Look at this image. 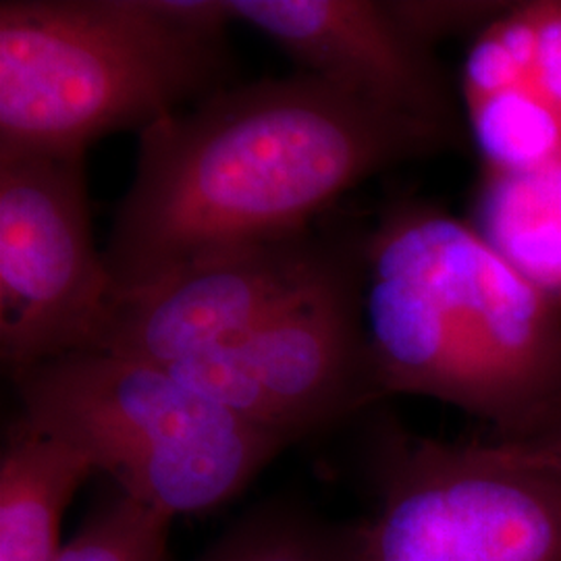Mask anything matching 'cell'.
<instances>
[{"mask_svg":"<svg viewBox=\"0 0 561 561\" xmlns=\"http://www.w3.org/2000/svg\"><path fill=\"white\" fill-rule=\"evenodd\" d=\"M312 73L227 85L140 134L104 261L117 294L202 256L310 229L362 181L447 148Z\"/></svg>","mask_w":561,"mask_h":561,"instance_id":"obj_1","label":"cell"},{"mask_svg":"<svg viewBox=\"0 0 561 561\" xmlns=\"http://www.w3.org/2000/svg\"><path fill=\"white\" fill-rule=\"evenodd\" d=\"M368 350L382 396H424L516 442L561 408V308L426 202H400L362 238Z\"/></svg>","mask_w":561,"mask_h":561,"instance_id":"obj_2","label":"cell"},{"mask_svg":"<svg viewBox=\"0 0 561 561\" xmlns=\"http://www.w3.org/2000/svg\"><path fill=\"white\" fill-rule=\"evenodd\" d=\"M227 0H4L0 152L85 154L227 88Z\"/></svg>","mask_w":561,"mask_h":561,"instance_id":"obj_3","label":"cell"},{"mask_svg":"<svg viewBox=\"0 0 561 561\" xmlns=\"http://www.w3.org/2000/svg\"><path fill=\"white\" fill-rule=\"evenodd\" d=\"M21 421L169 518L231 502L287 445L157 364L71 352L13 375Z\"/></svg>","mask_w":561,"mask_h":561,"instance_id":"obj_4","label":"cell"},{"mask_svg":"<svg viewBox=\"0 0 561 561\" xmlns=\"http://www.w3.org/2000/svg\"><path fill=\"white\" fill-rule=\"evenodd\" d=\"M366 561H561V466L510 445L421 437L385 421Z\"/></svg>","mask_w":561,"mask_h":561,"instance_id":"obj_5","label":"cell"},{"mask_svg":"<svg viewBox=\"0 0 561 561\" xmlns=\"http://www.w3.org/2000/svg\"><path fill=\"white\" fill-rule=\"evenodd\" d=\"M164 370L285 445L381 400L364 327L362 240L271 319Z\"/></svg>","mask_w":561,"mask_h":561,"instance_id":"obj_6","label":"cell"},{"mask_svg":"<svg viewBox=\"0 0 561 561\" xmlns=\"http://www.w3.org/2000/svg\"><path fill=\"white\" fill-rule=\"evenodd\" d=\"M115 298L83 154L0 152V358L11 377L94 350Z\"/></svg>","mask_w":561,"mask_h":561,"instance_id":"obj_7","label":"cell"},{"mask_svg":"<svg viewBox=\"0 0 561 561\" xmlns=\"http://www.w3.org/2000/svg\"><path fill=\"white\" fill-rule=\"evenodd\" d=\"M358 245L306 229L202 256L117 294L94 350L175 366L271 319L331 277Z\"/></svg>","mask_w":561,"mask_h":561,"instance_id":"obj_8","label":"cell"},{"mask_svg":"<svg viewBox=\"0 0 561 561\" xmlns=\"http://www.w3.org/2000/svg\"><path fill=\"white\" fill-rule=\"evenodd\" d=\"M227 9L304 73L460 140L456 102L435 50L401 23L391 0H227Z\"/></svg>","mask_w":561,"mask_h":561,"instance_id":"obj_9","label":"cell"},{"mask_svg":"<svg viewBox=\"0 0 561 561\" xmlns=\"http://www.w3.org/2000/svg\"><path fill=\"white\" fill-rule=\"evenodd\" d=\"M92 463L20 419L0 458V561H55L60 524Z\"/></svg>","mask_w":561,"mask_h":561,"instance_id":"obj_10","label":"cell"},{"mask_svg":"<svg viewBox=\"0 0 561 561\" xmlns=\"http://www.w3.org/2000/svg\"><path fill=\"white\" fill-rule=\"evenodd\" d=\"M468 222L561 308V162L528 173L481 171Z\"/></svg>","mask_w":561,"mask_h":561,"instance_id":"obj_11","label":"cell"},{"mask_svg":"<svg viewBox=\"0 0 561 561\" xmlns=\"http://www.w3.org/2000/svg\"><path fill=\"white\" fill-rule=\"evenodd\" d=\"M368 522H331L289 505L261 507L196 561H366Z\"/></svg>","mask_w":561,"mask_h":561,"instance_id":"obj_12","label":"cell"},{"mask_svg":"<svg viewBox=\"0 0 561 561\" xmlns=\"http://www.w3.org/2000/svg\"><path fill=\"white\" fill-rule=\"evenodd\" d=\"M173 518L119 495L62 545L55 561H164Z\"/></svg>","mask_w":561,"mask_h":561,"instance_id":"obj_13","label":"cell"},{"mask_svg":"<svg viewBox=\"0 0 561 561\" xmlns=\"http://www.w3.org/2000/svg\"><path fill=\"white\" fill-rule=\"evenodd\" d=\"M510 2L497 0H391L401 23L426 46L458 34H479Z\"/></svg>","mask_w":561,"mask_h":561,"instance_id":"obj_14","label":"cell"},{"mask_svg":"<svg viewBox=\"0 0 561 561\" xmlns=\"http://www.w3.org/2000/svg\"><path fill=\"white\" fill-rule=\"evenodd\" d=\"M497 442V439H495ZM530 460L549 461L561 466V408L528 437L516 442H502Z\"/></svg>","mask_w":561,"mask_h":561,"instance_id":"obj_15","label":"cell"}]
</instances>
